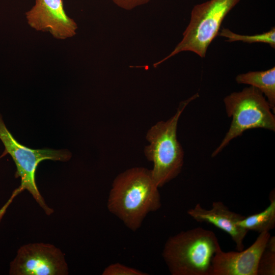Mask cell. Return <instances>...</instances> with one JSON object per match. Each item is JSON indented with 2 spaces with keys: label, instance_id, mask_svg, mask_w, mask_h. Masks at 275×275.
Here are the masks:
<instances>
[{
  "label": "cell",
  "instance_id": "cell-1",
  "mask_svg": "<svg viewBox=\"0 0 275 275\" xmlns=\"http://www.w3.org/2000/svg\"><path fill=\"white\" fill-rule=\"evenodd\" d=\"M158 187L151 170L135 167L114 179L107 201L109 211L130 230L139 229L148 213L161 206Z\"/></svg>",
  "mask_w": 275,
  "mask_h": 275
},
{
  "label": "cell",
  "instance_id": "cell-2",
  "mask_svg": "<svg viewBox=\"0 0 275 275\" xmlns=\"http://www.w3.org/2000/svg\"><path fill=\"white\" fill-rule=\"evenodd\" d=\"M221 248L213 231L197 227L170 236L162 256L172 275H210L213 258Z\"/></svg>",
  "mask_w": 275,
  "mask_h": 275
},
{
  "label": "cell",
  "instance_id": "cell-3",
  "mask_svg": "<svg viewBox=\"0 0 275 275\" xmlns=\"http://www.w3.org/2000/svg\"><path fill=\"white\" fill-rule=\"evenodd\" d=\"M199 96L197 93L181 101L173 117L158 122L147 133L149 145L145 148V155L153 163L151 174L158 188L176 178L182 170L184 151L177 138V124L185 108Z\"/></svg>",
  "mask_w": 275,
  "mask_h": 275
},
{
  "label": "cell",
  "instance_id": "cell-4",
  "mask_svg": "<svg viewBox=\"0 0 275 275\" xmlns=\"http://www.w3.org/2000/svg\"><path fill=\"white\" fill-rule=\"evenodd\" d=\"M227 115L232 118L230 128L212 157L216 156L234 139L247 130L264 128L275 131V116L263 94L250 86L224 99Z\"/></svg>",
  "mask_w": 275,
  "mask_h": 275
},
{
  "label": "cell",
  "instance_id": "cell-5",
  "mask_svg": "<svg viewBox=\"0 0 275 275\" xmlns=\"http://www.w3.org/2000/svg\"><path fill=\"white\" fill-rule=\"evenodd\" d=\"M240 0H209L195 5L183 38L166 57L154 64V67L182 51H191L202 58L218 35L223 21Z\"/></svg>",
  "mask_w": 275,
  "mask_h": 275
},
{
  "label": "cell",
  "instance_id": "cell-6",
  "mask_svg": "<svg viewBox=\"0 0 275 275\" xmlns=\"http://www.w3.org/2000/svg\"><path fill=\"white\" fill-rule=\"evenodd\" d=\"M0 140L5 148L4 154H9L16 164V177L21 179V184L14 195L26 189L45 213L50 215L53 210L46 204L38 189L35 179L36 169L39 163L44 160L68 161L71 157V153L66 150L33 149L20 144L7 129L1 114Z\"/></svg>",
  "mask_w": 275,
  "mask_h": 275
},
{
  "label": "cell",
  "instance_id": "cell-7",
  "mask_svg": "<svg viewBox=\"0 0 275 275\" xmlns=\"http://www.w3.org/2000/svg\"><path fill=\"white\" fill-rule=\"evenodd\" d=\"M64 253L54 245L29 243L18 250L10 262V275H66L69 273Z\"/></svg>",
  "mask_w": 275,
  "mask_h": 275
},
{
  "label": "cell",
  "instance_id": "cell-8",
  "mask_svg": "<svg viewBox=\"0 0 275 275\" xmlns=\"http://www.w3.org/2000/svg\"><path fill=\"white\" fill-rule=\"evenodd\" d=\"M25 18L31 28L48 32L57 39H68L76 34L77 23L65 12L62 0H35Z\"/></svg>",
  "mask_w": 275,
  "mask_h": 275
},
{
  "label": "cell",
  "instance_id": "cell-9",
  "mask_svg": "<svg viewBox=\"0 0 275 275\" xmlns=\"http://www.w3.org/2000/svg\"><path fill=\"white\" fill-rule=\"evenodd\" d=\"M270 236L269 232L260 233L250 246L241 251L219 249L213 258L210 275H257L259 260Z\"/></svg>",
  "mask_w": 275,
  "mask_h": 275
},
{
  "label": "cell",
  "instance_id": "cell-10",
  "mask_svg": "<svg viewBox=\"0 0 275 275\" xmlns=\"http://www.w3.org/2000/svg\"><path fill=\"white\" fill-rule=\"evenodd\" d=\"M187 213L196 222L211 224L228 234L237 251L244 249L243 241L249 231L237 223L244 216L230 210L223 202H213L209 209L197 204Z\"/></svg>",
  "mask_w": 275,
  "mask_h": 275
},
{
  "label": "cell",
  "instance_id": "cell-11",
  "mask_svg": "<svg viewBox=\"0 0 275 275\" xmlns=\"http://www.w3.org/2000/svg\"><path fill=\"white\" fill-rule=\"evenodd\" d=\"M239 84L249 85L259 90L266 98L275 113V67L264 71H250L235 78Z\"/></svg>",
  "mask_w": 275,
  "mask_h": 275
},
{
  "label": "cell",
  "instance_id": "cell-12",
  "mask_svg": "<svg viewBox=\"0 0 275 275\" xmlns=\"http://www.w3.org/2000/svg\"><path fill=\"white\" fill-rule=\"evenodd\" d=\"M270 204L262 211L244 216L237 224L249 231L261 233L269 232L275 227V195L271 191L269 195Z\"/></svg>",
  "mask_w": 275,
  "mask_h": 275
},
{
  "label": "cell",
  "instance_id": "cell-13",
  "mask_svg": "<svg viewBox=\"0 0 275 275\" xmlns=\"http://www.w3.org/2000/svg\"><path fill=\"white\" fill-rule=\"evenodd\" d=\"M219 36L226 38V41L232 42L242 41L247 43H263L269 45L272 48H275V28L260 34L253 35H243L236 34L228 29L223 28L219 32Z\"/></svg>",
  "mask_w": 275,
  "mask_h": 275
},
{
  "label": "cell",
  "instance_id": "cell-14",
  "mask_svg": "<svg viewBox=\"0 0 275 275\" xmlns=\"http://www.w3.org/2000/svg\"><path fill=\"white\" fill-rule=\"evenodd\" d=\"M274 274L275 251L265 248L259 260L257 275Z\"/></svg>",
  "mask_w": 275,
  "mask_h": 275
},
{
  "label": "cell",
  "instance_id": "cell-15",
  "mask_svg": "<svg viewBox=\"0 0 275 275\" xmlns=\"http://www.w3.org/2000/svg\"><path fill=\"white\" fill-rule=\"evenodd\" d=\"M103 275H146L139 269L117 263L109 265L103 270Z\"/></svg>",
  "mask_w": 275,
  "mask_h": 275
},
{
  "label": "cell",
  "instance_id": "cell-16",
  "mask_svg": "<svg viewBox=\"0 0 275 275\" xmlns=\"http://www.w3.org/2000/svg\"><path fill=\"white\" fill-rule=\"evenodd\" d=\"M151 0H112L118 7L126 10H131L137 7L144 5Z\"/></svg>",
  "mask_w": 275,
  "mask_h": 275
}]
</instances>
